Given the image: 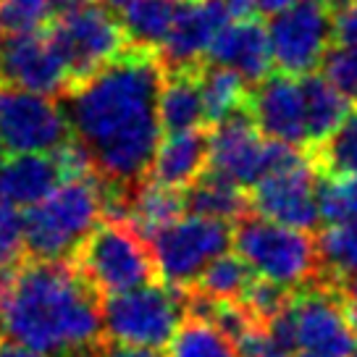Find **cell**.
Masks as SVG:
<instances>
[{"instance_id":"1","label":"cell","mask_w":357,"mask_h":357,"mask_svg":"<svg viewBox=\"0 0 357 357\" xmlns=\"http://www.w3.org/2000/svg\"><path fill=\"white\" fill-rule=\"evenodd\" d=\"M160 82L163 66L155 50L126 45L113 61L56 98L105 195H126L150 171L163 137Z\"/></svg>"},{"instance_id":"2","label":"cell","mask_w":357,"mask_h":357,"mask_svg":"<svg viewBox=\"0 0 357 357\" xmlns=\"http://www.w3.org/2000/svg\"><path fill=\"white\" fill-rule=\"evenodd\" d=\"M100 300L71 260L29 257L0 271L3 336L47 357L92 349L100 342Z\"/></svg>"},{"instance_id":"3","label":"cell","mask_w":357,"mask_h":357,"mask_svg":"<svg viewBox=\"0 0 357 357\" xmlns=\"http://www.w3.org/2000/svg\"><path fill=\"white\" fill-rule=\"evenodd\" d=\"M105 218V187L95 174L61 181L22 215L24 250L37 260H71L84 236Z\"/></svg>"},{"instance_id":"4","label":"cell","mask_w":357,"mask_h":357,"mask_svg":"<svg viewBox=\"0 0 357 357\" xmlns=\"http://www.w3.org/2000/svg\"><path fill=\"white\" fill-rule=\"evenodd\" d=\"M71 263L100 297L158 279L150 242L121 218H102L71 255Z\"/></svg>"},{"instance_id":"5","label":"cell","mask_w":357,"mask_h":357,"mask_svg":"<svg viewBox=\"0 0 357 357\" xmlns=\"http://www.w3.org/2000/svg\"><path fill=\"white\" fill-rule=\"evenodd\" d=\"M231 245L255 276L273 281L284 289L294 291L315 281V239L305 229L268 221L247 211L234 221Z\"/></svg>"},{"instance_id":"6","label":"cell","mask_w":357,"mask_h":357,"mask_svg":"<svg viewBox=\"0 0 357 357\" xmlns=\"http://www.w3.org/2000/svg\"><path fill=\"white\" fill-rule=\"evenodd\" d=\"M187 315V289L150 281L100 300L102 336L113 342L163 349Z\"/></svg>"},{"instance_id":"7","label":"cell","mask_w":357,"mask_h":357,"mask_svg":"<svg viewBox=\"0 0 357 357\" xmlns=\"http://www.w3.org/2000/svg\"><path fill=\"white\" fill-rule=\"evenodd\" d=\"M45 37L66 68L68 84L95 74L129 45L121 19L92 0L66 16L50 19L45 24Z\"/></svg>"},{"instance_id":"8","label":"cell","mask_w":357,"mask_h":357,"mask_svg":"<svg viewBox=\"0 0 357 357\" xmlns=\"http://www.w3.org/2000/svg\"><path fill=\"white\" fill-rule=\"evenodd\" d=\"M231 221L197 213L178 215L150 236L158 279L176 289H190L202 268L231 247Z\"/></svg>"},{"instance_id":"9","label":"cell","mask_w":357,"mask_h":357,"mask_svg":"<svg viewBox=\"0 0 357 357\" xmlns=\"http://www.w3.org/2000/svg\"><path fill=\"white\" fill-rule=\"evenodd\" d=\"M297 349L324 357H352L357 331L349 324L342 291L336 287L310 281L289 294L284 305Z\"/></svg>"},{"instance_id":"10","label":"cell","mask_w":357,"mask_h":357,"mask_svg":"<svg viewBox=\"0 0 357 357\" xmlns=\"http://www.w3.org/2000/svg\"><path fill=\"white\" fill-rule=\"evenodd\" d=\"M331 0H294L271 16L268 45L273 66L291 77L315 71L331 45Z\"/></svg>"},{"instance_id":"11","label":"cell","mask_w":357,"mask_h":357,"mask_svg":"<svg viewBox=\"0 0 357 357\" xmlns=\"http://www.w3.org/2000/svg\"><path fill=\"white\" fill-rule=\"evenodd\" d=\"M315 190H318V168L312 166L310 155H305L291 166L263 174L247 190V205L250 213L260 218L312 231L321 223Z\"/></svg>"},{"instance_id":"12","label":"cell","mask_w":357,"mask_h":357,"mask_svg":"<svg viewBox=\"0 0 357 357\" xmlns=\"http://www.w3.org/2000/svg\"><path fill=\"white\" fill-rule=\"evenodd\" d=\"M56 98L0 84V142L11 153H50L68 137Z\"/></svg>"},{"instance_id":"13","label":"cell","mask_w":357,"mask_h":357,"mask_svg":"<svg viewBox=\"0 0 357 357\" xmlns=\"http://www.w3.org/2000/svg\"><path fill=\"white\" fill-rule=\"evenodd\" d=\"M266 153L268 139L257 132L247 102L211 126L208 168L231 178L245 192L266 174Z\"/></svg>"},{"instance_id":"14","label":"cell","mask_w":357,"mask_h":357,"mask_svg":"<svg viewBox=\"0 0 357 357\" xmlns=\"http://www.w3.org/2000/svg\"><path fill=\"white\" fill-rule=\"evenodd\" d=\"M0 84L58 98L68 87V74L43 29L0 34Z\"/></svg>"},{"instance_id":"15","label":"cell","mask_w":357,"mask_h":357,"mask_svg":"<svg viewBox=\"0 0 357 357\" xmlns=\"http://www.w3.org/2000/svg\"><path fill=\"white\" fill-rule=\"evenodd\" d=\"M247 108L257 132L266 139H279L287 145L305 147V108H302L300 79L276 71L250 87Z\"/></svg>"},{"instance_id":"16","label":"cell","mask_w":357,"mask_h":357,"mask_svg":"<svg viewBox=\"0 0 357 357\" xmlns=\"http://www.w3.org/2000/svg\"><path fill=\"white\" fill-rule=\"evenodd\" d=\"M226 22L229 11L223 0H184L160 50H155L163 71L197 66Z\"/></svg>"},{"instance_id":"17","label":"cell","mask_w":357,"mask_h":357,"mask_svg":"<svg viewBox=\"0 0 357 357\" xmlns=\"http://www.w3.org/2000/svg\"><path fill=\"white\" fill-rule=\"evenodd\" d=\"M205 61L234 68L236 74L252 87L263 77H268L273 68L268 29L255 16L226 22L218 29V34L213 37V43L208 45Z\"/></svg>"},{"instance_id":"18","label":"cell","mask_w":357,"mask_h":357,"mask_svg":"<svg viewBox=\"0 0 357 357\" xmlns=\"http://www.w3.org/2000/svg\"><path fill=\"white\" fill-rule=\"evenodd\" d=\"M211 158V126H195L187 132H174L160 137L155 158L147 176L168 187H190L208 168Z\"/></svg>"},{"instance_id":"19","label":"cell","mask_w":357,"mask_h":357,"mask_svg":"<svg viewBox=\"0 0 357 357\" xmlns=\"http://www.w3.org/2000/svg\"><path fill=\"white\" fill-rule=\"evenodd\" d=\"M63 181L53 153H13L0 160V195L13 205H34Z\"/></svg>"},{"instance_id":"20","label":"cell","mask_w":357,"mask_h":357,"mask_svg":"<svg viewBox=\"0 0 357 357\" xmlns=\"http://www.w3.org/2000/svg\"><path fill=\"white\" fill-rule=\"evenodd\" d=\"M158 119H160L163 134L208 126L200 84H197V66L163 71V82L158 92Z\"/></svg>"},{"instance_id":"21","label":"cell","mask_w":357,"mask_h":357,"mask_svg":"<svg viewBox=\"0 0 357 357\" xmlns=\"http://www.w3.org/2000/svg\"><path fill=\"white\" fill-rule=\"evenodd\" d=\"M302 108H305V134L307 145L312 147L324 139L326 134L334 129L349 111V102L339 89L321 74V71H307L300 77Z\"/></svg>"},{"instance_id":"22","label":"cell","mask_w":357,"mask_h":357,"mask_svg":"<svg viewBox=\"0 0 357 357\" xmlns=\"http://www.w3.org/2000/svg\"><path fill=\"white\" fill-rule=\"evenodd\" d=\"M318 273L315 281L328 287H342L344 281L357 276V221L324 223L321 234L315 236Z\"/></svg>"},{"instance_id":"23","label":"cell","mask_w":357,"mask_h":357,"mask_svg":"<svg viewBox=\"0 0 357 357\" xmlns=\"http://www.w3.org/2000/svg\"><path fill=\"white\" fill-rule=\"evenodd\" d=\"M184 205H187V213L223 218L231 223L250 211L247 192L213 168H205L190 187H184Z\"/></svg>"},{"instance_id":"24","label":"cell","mask_w":357,"mask_h":357,"mask_svg":"<svg viewBox=\"0 0 357 357\" xmlns=\"http://www.w3.org/2000/svg\"><path fill=\"white\" fill-rule=\"evenodd\" d=\"M197 84H200V98L208 126L221 121L223 116L236 111L239 105H245L247 95H250V84L234 68L213 63L205 58L197 63Z\"/></svg>"},{"instance_id":"25","label":"cell","mask_w":357,"mask_h":357,"mask_svg":"<svg viewBox=\"0 0 357 357\" xmlns=\"http://www.w3.org/2000/svg\"><path fill=\"white\" fill-rule=\"evenodd\" d=\"M184 0H129L121 8V26L126 43L134 47L158 50L166 40Z\"/></svg>"},{"instance_id":"26","label":"cell","mask_w":357,"mask_h":357,"mask_svg":"<svg viewBox=\"0 0 357 357\" xmlns=\"http://www.w3.org/2000/svg\"><path fill=\"white\" fill-rule=\"evenodd\" d=\"M312 166L324 176L357 174V102L318 145L305 147Z\"/></svg>"},{"instance_id":"27","label":"cell","mask_w":357,"mask_h":357,"mask_svg":"<svg viewBox=\"0 0 357 357\" xmlns=\"http://www.w3.org/2000/svg\"><path fill=\"white\" fill-rule=\"evenodd\" d=\"M255 279L252 268L247 266L236 252H221L213 257L208 266L202 268V273L190 289L200 291L211 300H226V302H242L245 300L250 284Z\"/></svg>"},{"instance_id":"28","label":"cell","mask_w":357,"mask_h":357,"mask_svg":"<svg viewBox=\"0 0 357 357\" xmlns=\"http://www.w3.org/2000/svg\"><path fill=\"white\" fill-rule=\"evenodd\" d=\"M163 349H166L163 357H236L231 339L218 326L190 312L176 326V331Z\"/></svg>"},{"instance_id":"29","label":"cell","mask_w":357,"mask_h":357,"mask_svg":"<svg viewBox=\"0 0 357 357\" xmlns=\"http://www.w3.org/2000/svg\"><path fill=\"white\" fill-rule=\"evenodd\" d=\"M318 215L321 223L357 221V174L318 176Z\"/></svg>"},{"instance_id":"30","label":"cell","mask_w":357,"mask_h":357,"mask_svg":"<svg viewBox=\"0 0 357 357\" xmlns=\"http://www.w3.org/2000/svg\"><path fill=\"white\" fill-rule=\"evenodd\" d=\"M50 22V0H0V34L34 32Z\"/></svg>"},{"instance_id":"31","label":"cell","mask_w":357,"mask_h":357,"mask_svg":"<svg viewBox=\"0 0 357 357\" xmlns=\"http://www.w3.org/2000/svg\"><path fill=\"white\" fill-rule=\"evenodd\" d=\"M321 74L334 84L349 102H357V53L342 45H328L321 58Z\"/></svg>"},{"instance_id":"32","label":"cell","mask_w":357,"mask_h":357,"mask_svg":"<svg viewBox=\"0 0 357 357\" xmlns=\"http://www.w3.org/2000/svg\"><path fill=\"white\" fill-rule=\"evenodd\" d=\"M26 255L24 250V221L8 197L0 195V271L13 268Z\"/></svg>"},{"instance_id":"33","label":"cell","mask_w":357,"mask_h":357,"mask_svg":"<svg viewBox=\"0 0 357 357\" xmlns=\"http://www.w3.org/2000/svg\"><path fill=\"white\" fill-rule=\"evenodd\" d=\"M331 6V43L357 53V0H336Z\"/></svg>"},{"instance_id":"34","label":"cell","mask_w":357,"mask_h":357,"mask_svg":"<svg viewBox=\"0 0 357 357\" xmlns=\"http://www.w3.org/2000/svg\"><path fill=\"white\" fill-rule=\"evenodd\" d=\"M92 357H163V352L153 349V347L123 344V342H113V339L102 336L100 342L92 347Z\"/></svg>"},{"instance_id":"35","label":"cell","mask_w":357,"mask_h":357,"mask_svg":"<svg viewBox=\"0 0 357 357\" xmlns=\"http://www.w3.org/2000/svg\"><path fill=\"white\" fill-rule=\"evenodd\" d=\"M339 291H342V300H344L347 315H349V324H352V328L357 331V276H355V279L344 281V284L339 287Z\"/></svg>"},{"instance_id":"36","label":"cell","mask_w":357,"mask_h":357,"mask_svg":"<svg viewBox=\"0 0 357 357\" xmlns=\"http://www.w3.org/2000/svg\"><path fill=\"white\" fill-rule=\"evenodd\" d=\"M0 357H47L43 352H37L32 347L13 342V339H0Z\"/></svg>"},{"instance_id":"37","label":"cell","mask_w":357,"mask_h":357,"mask_svg":"<svg viewBox=\"0 0 357 357\" xmlns=\"http://www.w3.org/2000/svg\"><path fill=\"white\" fill-rule=\"evenodd\" d=\"M229 19H252L255 16V0H223Z\"/></svg>"},{"instance_id":"38","label":"cell","mask_w":357,"mask_h":357,"mask_svg":"<svg viewBox=\"0 0 357 357\" xmlns=\"http://www.w3.org/2000/svg\"><path fill=\"white\" fill-rule=\"evenodd\" d=\"M291 3L294 0H255V13L263 16V19H271V16H276L284 8H289Z\"/></svg>"},{"instance_id":"39","label":"cell","mask_w":357,"mask_h":357,"mask_svg":"<svg viewBox=\"0 0 357 357\" xmlns=\"http://www.w3.org/2000/svg\"><path fill=\"white\" fill-rule=\"evenodd\" d=\"M92 3H98V6H102V8H108L113 13H121V8L129 0H92Z\"/></svg>"},{"instance_id":"40","label":"cell","mask_w":357,"mask_h":357,"mask_svg":"<svg viewBox=\"0 0 357 357\" xmlns=\"http://www.w3.org/2000/svg\"><path fill=\"white\" fill-rule=\"evenodd\" d=\"M63 357H92V349H82V352H68Z\"/></svg>"},{"instance_id":"41","label":"cell","mask_w":357,"mask_h":357,"mask_svg":"<svg viewBox=\"0 0 357 357\" xmlns=\"http://www.w3.org/2000/svg\"><path fill=\"white\" fill-rule=\"evenodd\" d=\"M291 357H324V355H315V352H305V349H297Z\"/></svg>"},{"instance_id":"42","label":"cell","mask_w":357,"mask_h":357,"mask_svg":"<svg viewBox=\"0 0 357 357\" xmlns=\"http://www.w3.org/2000/svg\"><path fill=\"white\" fill-rule=\"evenodd\" d=\"M0 160H3V142H0Z\"/></svg>"},{"instance_id":"43","label":"cell","mask_w":357,"mask_h":357,"mask_svg":"<svg viewBox=\"0 0 357 357\" xmlns=\"http://www.w3.org/2000/svg\"><path fill=\"white\" fill-rule=\"evenodd\" d=\"M0 339H3V326H0Z\"/></svg>"},{"instance_id":"44","label":"cell","mask_w":357,"mask_h":357,"mask_svg":"<svg viewBox=\"0 0 357 357\" xmlns=\"http://www.w3.org/2000/svg\"><path fill=\"white\" fill-rule=\"evenodd\" d=\"M352 357H357V349H355V352H352Z\"/></svg>"},{"instance_id":"45","label":"cell","mask_w":357,"mask_h":357,"mask_svg":"<svg viewBox=\"0 0 357 357\" xmlns=\"http://www.w3.org/2000/svg\"><path fill=\"white\" fill-rule=\"evenodd\" d=\"M331 3H336V0H331Z\"/></svg>"}]
</instances>
